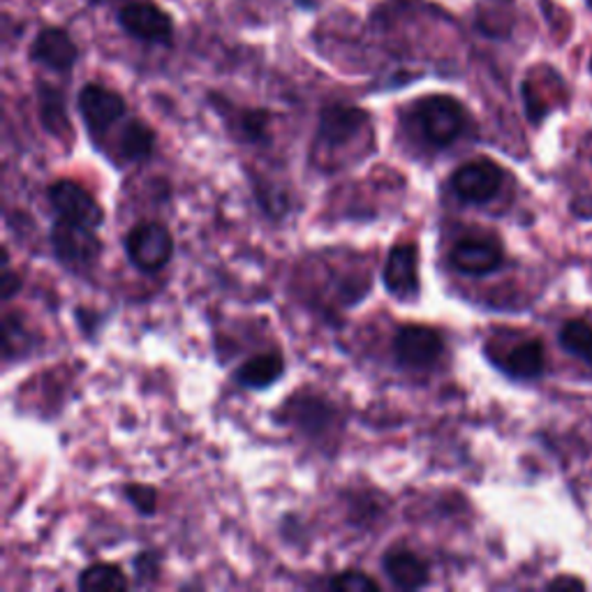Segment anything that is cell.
Returning <instances> with one entry per match:
<instances>
[{"instance_id": "obj_1", "label": "cell", "mask_w": 592, "mask_h": 592, "mask_svg": "<svg viewBox=\"0 0 592 592\" xmlns=\"http://www.w3.org/2000/svg\"><path fill=\"white\" fill-rule=\"evenodd\" d=\"M414 121L428 144L451 146L466 130V109L451 96H428L414 107Z\"/></svg>"}, {"instance_id": "obj_2", "label": "cell", "mask_w": 592, "mask_h": 592, "mask_svg": "<svg viewBox=\"0 0 592 592\" xmlns=\"http://www.w3.org/2000/svg\"><path fill=\"white\" fill-rule=\"evenodd\" d=\"M49 241L56 253V259L72 271L93 269L102 255V241L96 227L63 221V217H56L54 221Z\"/></svg>"}, {"instance_id": "obj_3", "label": "cell", "mask_w": 592, "mask_h": 592, "mask_svg": "<svg viewBox=\"0 0 592 592\" xmlns=\"http://www.w3.org/2000/svg\"><path fill=\"white\" fill-rule=\"evenodd\" d=\"M123 246L130 265L142 273L163 271L174 257V236L163 223L156 221L137 223L125 234Z\"/></svg>"}, {"instance_id": "obj_4", "label": "cell", "mask_w": 592, "mask_h": 592, "mask_svg": "<svg viewBox=\"0 0 592 592\" xmlns=\"http://www.w3.org/2000/svg\"><path fill=\"white\" fill-rule=\"evenodd\" d=\"M445 340L426 324H405L393 336V357L407 370H426L440 361Z\"/></svg>"}, {"instance_id": "obj_5", "label": "cell", "mask_w": 592, "mask_h": 592, "mask_svg": "<svg viewBox=\"0 0 592 592\" xmlns=\"http://www.w3.org/2000/svg\"><path fill=\"white\" fill-rule=\"evenodd\" d=\"M451 190L460 202L487 204L502 188V169L489 158H474L451 174Z\"/></svg>"}, {"instance_id": "obj_6", "label": "cell", "mask_w": 592, "mask_h": 592, "mask_svg": "<svg viewBox=\"0 0 592 592\" xmlns=\"http://www.w3.org/2000/svg\"><path fill=\"white\" fill-rule=\"evenodd\" d=\"M49 204L56 213V217L63 221H72L100 230L104 221V211L98 204L96 197L86 190L81 183L72 179H58L47 190Z\"/></svg>"}, {"instance_id": "obj_7", "label": "cell", "mask_w": 592, "mask_h": 592, "mask_svg": "<svg viewBox=\"0 0 592 592\" xmlns=\"http://www.w3.org/2000/svg\"><path fill=\"white\" fill-rule=\"evenodd\" d=\"M77 107L96 142H100L107 130L125 116V100L100 83H86L77 98Z\"/></svg>"}, {"instance_id": "obj_8", "label": "cell", "mask_w": 592, "mask_h": 592, "mask_svg": "<svg viewBox=\"0 0 592 592\" xmlns=\"http://www.w3.org/2000/svg\"><path fill=\"white\" fill-rule=\"evenodd\" d=\"M451 267L463 276H489L504 265V250L500 241L487 234H470L458 241L449 253Z\"/></svg>"}, {"instance_id": "obj_9", "label": "cell", "mask_w": 592, "mask_h": 592, "mask_svg": "<svg viewBox=\"0 0 592 592\" xmlns=\"http://www.w3.org/2000/svg\"><path fill=\"white\" fill-rule=\"evenodd\" d=\"M382 280L387 292L396 301H414L422 292L420 248L416 244H399L387 255Z\"/></svg>"}, {"instance_id": "obj_10", "label": "cell", "mask_w": 592, "mask_h": 592, "mask_svg": "<svg viewBox=\"0 0 592 592\" xmlns=\"http://www.w3.org/2000/svg\"><path fill=\"white\" fill-rule=\"evenodd\" d=\"M121 29L142 42H153V45H169L174 37V21L150 0H135L127 3L119 12Z\"/></svg>"}, {"instance_id": "obj_11", "label": "cell", "mask_w": 592, "mask_h": 592, "mask_svg": "<svg viewBox=\"0 0 592 592\" xmlns=\"http://www.w3.org/2000/svg\"><path fill=\"white\" fill-rule=\"evenodd\" d=\"M368 125V114L359 107L334 104L322 109L317 125L315 146L322 150H334L359 137L361 130Z\"/></svg>"}, {"instance_id": "obj_12", "label": "cell", "mask_w": 592, "mask_h": 592, "mask_svg": "<svg viewBox=\"0 0 592 592\" xmlns=\"http://www.w3.org/2000/svg\"><path fill=\"white\" fill-rule=\"evenodd\" d=\"M31 58L47 70L70 72L79 58V49L63 29H45L33 42Z\"/></svg>"}, {"instance_id": "obj_13", "label": "cell", "mask_w": 592, "mask_h": 592, "mask_svg": "<svg viewBox=\"0 0 592 592\" xmlns=\"http://www.w3.org/2000/svg\"><path fill=\"white\" fill-rule=\"evenodd\" d=\"M382 567L391 583L401 590H420L431 581L428 562L407 546H391L382 558Z\"/></svg>"}, {"instance_id": "obj_14", "label": "cell", "mask_w": 592, "mask_h": 592, "mask_svg": "<svg viewBox=\"0 0 592 592\" xmlns=\"http://www.w3.org/2000/svg\"><path fill=\"white\" fill-rule=\"evenodd\" d=\"M284 420L292 422L309 437H320L326 431H332L336 422V410L328 401L305 393V396H297L284 405Z\"/></svg>"}, {"instance_id": "obj_15", "label": "cell", "mask_w": 592, "mask_h": 592, "mask_svg": "<svg viewBox=\"0 0 592 592\" xmlns=\"http://www.w3.org/2000/svg\"><path fill=\"white\" fill-rule=\"evenodd\" d=\"M284 372V359L276 349L265 355H255L236 370V380L246 389H267L278 382Z\"/></svg>"}, {"instance_id": "obj_16", "label": "cell", "mask_w": 592, "mask_h": 592, "mask_svg": "<svg viewBox=\"0 0 592 592\" xmlns=\"http://www.w3.org/2000/svg\"><path fill=\"white\" fill-rule=\"evenodd\" d=\"M504 370L510 372V376L518 378V380H535L544 372L546 366V355H544V345L541 340H523L518 345H514L507 357H504Z\"/></svg>"}, {"instance_id": "obj_17", "label": "cell", "mask_w": 592, "mask_h": 592, "mask_svg": "<svg viewBox=\"0 0 592 592\" xmlns=\"http://www.w3.org/2000/svg\"><path fill=\"white\" fill-rule=\"evenodd\" d=\"M37 104H40V123L49 135L63 139L70 133L68 112H65V100L58 89H52L47 83H40L37 89Z\"/></svg>"}, {"instance_id": "obj_18", "label": "cell", "mask_w": 592, "mask_h": 592, "mask_svg": "<svg viewBox=\"0 0 592 592\" xmlns=\"http://www.w3.org/2000/svg\"><path fill=\"white\" fill-rule=\"evenodd\" d=\"M153 148H156V133H153V127L139 119L127 121L119 137L121 158L125 163H142L153 156Z\"/></svg>"}, {"instance_id": "obj_19", "label": "cell", "mask_w": 592, "mask_h": 592, "mask_svg": "<svg viewBox=\"0 0 592 592\" xmlns=\"http://www.w3.org/2000/svg\"><path fill=\"white\" fill-rule=\"evenodd\" d=\"M127 585L130 581L125 572L114 562H96L91 567H86L77 579V588L86 592H98V590L116 592V590H125Z\"/></svg>"}, {"instance_id": "obj_20", "label": "cell", "mask_w": 592, "mask_h": 592, "mask_svg": "<svg viewBox=\"0 0 592 592\" xmlns=\"http://www.w3.org/2000/svg\"><path fill=\"white\" fill-rule=\"evenodd\" d=\"M560 345L565 353L592 366V326L588 322H567L560 332Z\"/></svg>"}, {"instance_id": "obj_21", "label": "cell", "mask_w": 592, "mask_h": 592, "mask_svg": "<svg viewBox=\"0 0 592 592\" xmlns=\"http://www.w3.org/2000/svg\"><path fill=\"white\" fill-rule=\"evenodd\" d=\"M238 135L244 142L259 144L269 139V127H271V114L267 109H246L236 119Z\"/></svg>"}, {"instance_id": "obj_22", "label": "cell", "mask_w": 592, "mask_h": 592, "mask_svg": "<svg viewBox=\"0 0 592 592\" xmlns=\"http://www.w3.org/2000/svg\"><path fill=\"white\" fill-rule=\"evenodd\" d=\"M16 313H10L3 317V353L5 359L16 357L19 353H26L33 343V336L29 334V328L21 324Z\"/></svg>"}, {"instance_id": "obj_23", "label": "cell", "mask_w": 592, "mask_h": 592, "mask_svg": "<svg viewBox=\"0 0 592 592\" xmlns=\"http://www.w3.org/2000/svg\"><path fill=\"white\" fill-rule=\"evenodd\" d=\"M328 588L340 592H378L380 583L370 574L361 572V569H345V572L332 577Z\"/></svg>"}, {"instance_id": "obj_24", "label": "cell", "mask_w": 592, "mask_h": 592, "mask_svg": "<svg viewBox=\"0 0 592 592\" xmlns=\"http://www.w3.org/2000/svg\"><path fill=\"white\" fill-rule=\"evenodd\" d=\"M127 502L142 514V516H153L158 512V491L148 484H127L123 489Z\"/></svg>"}, {"instance_id": "obj_25", "label": "cell", "mask_w": 592, "mask_h": 592, "mask_svg": "<svg viewBox=\"0 0 592 592\" xmlns=\"http://www.w3.org/2000/svg\"><path fill=\"white\" fill-rule=\"evenodd\" d=\"M21 290V278L10 269V253L3 250V276H0V297L5 301L14 299Z\"/></svg>"}, {"instance_id": "obj_26", "label": "cell", "mask_w": 592, "mask_h": 592, "mask_svg": "<svg viewBox=\"0 0 592 592\" xmlns=\"http://www.w3.org/2000/svg\"><path fill=\"white\" fill-rule=\"evenodd\" d=\"M548 588H577V590H581L583 588V583L581 581H577V579H556V581H551V583H548Z\"/></svg>"}, {"instance_id": "obj_27", "label": "cell", "mask_w": 592, "mask_h": 592, "mask_svg": "<svg viewBox=\"0 0 592 592\" xmlns=\"http://www.w3.org/2000/svg\"><path fill=\"white\" fill-rule=\"evenodd\" d=\"M590 70H592V63H590Z\"/></svg>"}]
</instances>
